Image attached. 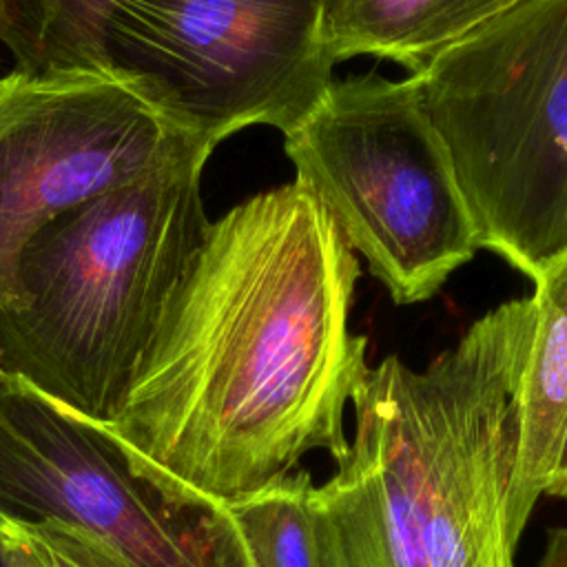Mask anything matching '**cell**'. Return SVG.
I'll return each instance as SVG.
<instances>
[{"label":"cell","mask_w":567,"mask_h":567,"mask_svg":"<svg viewBox=\"0 0 567 567\" xmlns=\"http://www.w3.org/2000/svg\"><path fill=\"white\" fill-rule=\"evenodd\" d=\"M359 259L295 179L208 224L106 423L217 501L252 496L310 452L341 458L368 370L350 330Z\"/></svg>","instance_id":"cell-1"},{"label":"cell","mask_w":567,"mask_h":567,"mask_svg":"<svg viewBox=\"0 0 567 567\" xmlns=\"http://www.w3.org/2000/svg\"><path fill=\"white\" fill-rule=\"evenodd\" d=\"M195 144L151 173L44 224L0 306V372L111 423L168 297L210 219Z\"/></svg>","instance_id":"cell-2"},{"label":"cell","mask_w":567,"mask_h":567,"mask_svg":"<svg viewBox=\"0 0 567 567\" xmlns=\"http://www.w3.org/2000/svg\"><path fill=\"white\" fill-rule=\"evenodd\" d=\"M478 248L536 281L567 255V0H525L416 75Z\"/></svg>","instance_id":"cell-3"},{"label":"cell","mask_w":567,"mask_h":567,"mask_svg":"<svg viewBox=\"0 0 567 567\" xmlns=\"http://www.w3.org/2000/svg\"><path fill=\"white\" fill-rule=\"evenodd\" d=\"M534 323L532 297L512 299L478 317L421 370L396 354L365 370L390 421L427 567H514L507 494Z\"/></svg>","instance_id":"cell-4"},{"label":"cell","mask_w":567,"mask_h":567,"mask_svg":"<svg viewBox=\"0 0 567 567\" xmlns=\"http://www.w3.org/2000/svg\"><path fill=\"white\" fill-rule=\"evenodd\" d=\"M284 151L348 248L399 306L432 299L478 250L416 75L332 80Z\"/></svg>","instance_id":"cell-5"},{"label":"cell","mask_w":567,"mask_h":567,"mask_svg":"<svg viewBox=\"0 0 567 567\" xmlns=\"http://www.w3.org/2000/svg\"><path fill=\"white\" fill-rule=\"evenodd\" d=\"M323 0H122L102 31V66L131 78L182 133L217 148L264 124L288 135L334 69Z\"/></svg>","instance_id":"cell-6"},{"label":"cell","mask_w":567,"mask_h":567,"mask_svg":"<svg viewBox=\"0 0 567 567\" xmlns=\"http://www.w3.org/2000/svg\"><path fill=\"white\" fill-rule=\"evenodd\" d=\"M0 514L80 529L128 567H250L224 503L146 463L106 423L4 372Z\"/></svg>","instance_id":"cell-7"},{"label":"cell","mask_w":567,"mask_h":567,"mask_svg":"<svg viewBox=\"0 0 567 567\" xmlns=\"http://www.w3.org/2000/svg\"><path fill=\"white\" fill-rule=\"evenodd\" d=\"M195 144L204 142L173 126L117 71L13 69L2 75L0 306L13 297L22 248L44 224Z\"/></svg>","instance_id":"cell-8"},{"label":"cell","mask_w":567,"mask_h":567,"mask_svg":"<svg viewBox=\"0 0 567 567\" xmlns=\"http://www.w3.org/2000/svg\"><path fill=\"white\" fill-rule=\"evenodd\" d=\"M352 436L334 474L310 489L317 567H427L416 545L388 414L365 374Z\"/></svg>","instance_id":"cell-9"},{"label":"cell","mask_w":567,"mask_h":567,"mask_svg":"<svg viewBox=\"0 0 567 567\" xmlns=\"http://www.w3.org/2000/svg\"><path fill=\"white\" fill-rule=\"evenodd\" d=\"M532 284L536 323L520 379V439L507 494V532L516 547L547 494L567 432V255Z\"/></svg>","instance_id":"cell-10"},{"label":"cell","mask_w":567,"mask_h":567,"mask_svg":"<svg viewBox=\"0 0 567 567\" xmlns=\"http://www.w3.org/2000/svg\"><path fill=\"white\" fill-rule=\"evenodd\" d=\"M525 0H323L321 38L334 62L374 55L410 75Z\"/></svg>","instance_id":"cell-11"},{"label":"cell","mask_w":567,"mask_h":567,"mask_svg":"<svg viewBox=\"0 0 567 567\" xmlns=\"http://www.w3.org/2000/svg\"><path fill=\"white\" fill-rule=\"evenodd\" d=\"M122 0H0V44L27 73L106 69L102 31Z\"/></svg>","instance_id":"cell-12"},{"label":"cell","mask_w":567,"mask_h":567,"mask_svg":"<svg viewBox=\"0 0 567 567\" xmlns=\"http://www.w3.org/2000/svg\"><path fill=\"white\" fill-rule=\"evenodd\" d=\"M312 476L297 467L261 492L228 503L250 567H317L308 496Z\"/></svg>","instance_id":"cell-13"},{"label":"cell","mask_w":567,"mask_h":567,"mask_svg":"<svg viewBox=\"0 0 567 567\" xmlns=\"http://www.w3.org/2000/svg\"><path fill=\"white\" fill-rule=\"evenodd\" d=\"M24 527L47 567H128L113 549L80 529L53 520Z\"/></svg>","instance_id":"cell-14"},{"label":"cell","mask_w":567,"mask_h":567,"mask_svg":"<svg viewBox=\"0 0 567 567\" xmlns=\"http://www.w3.org/2000/svg\"><path fill=\"white\" fill-rule=\"evenodd\" d=\"M0 567H47L29 529L0 514Z\"/></svg>","instance_id":"cell-15"},{"label":"cell","mask_w":567,"mask_h":567,"mask_svg":"<svg viewBox=\"0 0 567 567\" xmlns=\"http://www.w3.org/2000/svg\"><path fill=\"white\" fill-rule=\"evenodd\" d=\"M536 567H567V527H554L547 532Z\"/></svg>","instance_id":"cell-16"},{"label":"cell","mask_w":567,"mask_h":567,"mask_svg":"<svg viewBox=\"0 0 567 567\" xmlns=\"http://www.w3.org/2000/svg\"><path fill=\"white\" fill-rule=\"evenodd\" d=\"M545 496H554V498L567 501V432H565V439H563V447H560V456H558V465H556L554 478H551Z\"/></svg>","instance_id":"cell-17"}]
</instances>
